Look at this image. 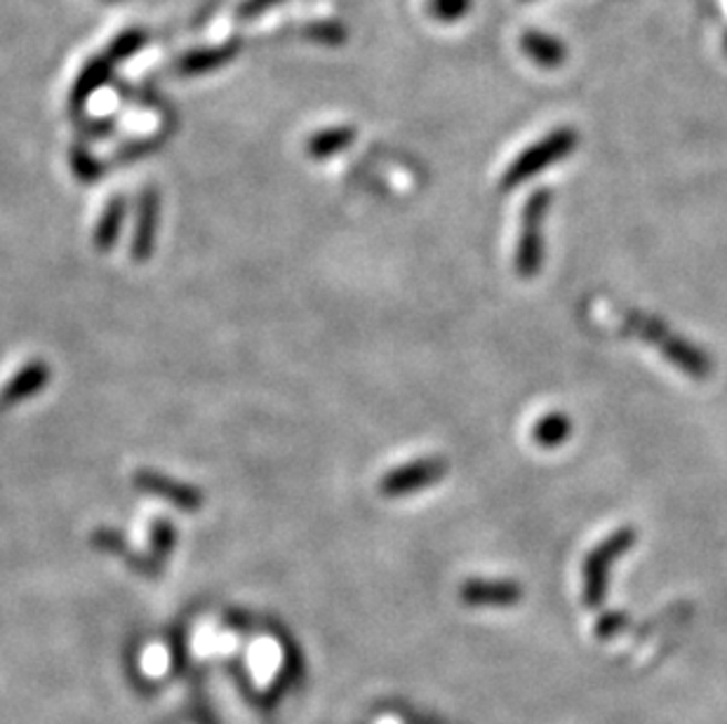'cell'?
I'll return each instance as SVG.
<instances>
[{"label": "cell", "mask_w": 727, "mask_h": 724, "mask_svg": "<svg viewBox=\"0 0 727 724\" xmlns=\"http://www.w3.org/2000/svg\"><path fill=\"white\" fill-rule=\"evenodd\" d=\"M551 206V193L547 189L528 198L523 217H520V238L516 250V271L520 277H532L544 262V224Z\"/></svg>", "instance_id": "cell-1"}, {"label": "cell", "mask_w": 727, "mask_h": 724, "mask_svg": "<svg viewBox=\"0 0 727 724\" xmlns=\"http://www.w3.org/2000/svg\"><path fill=\"white\" fill-rule=\"evenodd\" d=\"M574 148H577L574 129H570V127L555 129V133H551L542 141L532 144L528 151H523L511 162L505 179H501V189H516L518 183L532 179L534 175L547 170V167L555 165L558 160L568 158Z\"/></svg>", "instance_id": "cell-2"}, {"label": "cell", "mask_w": 727, "mask_h": 724, "mask_svg": "<svg viewBox=\"0 0 727 724\" xmlns=\"http://www.w3.org/2000/svg\"><path fill=\"white\" fill-rule=\"evenodd\" d=\"M631 325L636 329V334H641V337L652 346H657L671 363L683 369V373L693 377H706L712 373V363H708V358L704 356V350L689 346L685 339L678 337V334L668 332L660 321L636 315V318L631 321Z\"/></svg>", "instance_id": "cell-3"}, {"label": "cell", "mask_w": 727, "mask_h": 724, "mask_svg": "<svg viewBox=\"0 0 727 724\" xmlns=\"http://www.w3.org/2000/svg\"><path fill=\"white\" fill-rule=\"evenodd\" d=\"M447 463L440 457H428V459H417L403 463V466L388 471L382 482H380V492L386 499H401L409 496L419 490H426L436 485L445 478Z\"/></svg>", "instance_id": "cell-4"}, {"label": "cell", "mask_w": 727, "mask_h": 724, "mask_svg": "<svg viewBox=\"0 0 727 724\" xmlns=\"http://www.w3.org/2000/svg\"><path fill=\"white\" fill-rule=\"evenodd\" d=\"M133 482H135V487L139 492L158 496V499L167 501V504H173L175 508H181V511L196 513L205 504L202 492L198 487L189 485V482H179L175 478H167L158 471L142 469V471L135 473Z\"/></svg>", "instance_id": "cell-5"}, {"label": "cell", "mask_w": 727, "mask_h": 724, "mask_svg": "<svg viewBox=\"0 0 727 724\" xmlns=\"http://www.w3.org/2000/svg\"><path fill=\"white\" fill-rule=\"evenodd\" d=\"M633 542H636V534H633V529H620V532H614L603 546L593 550V555L586 560L589 600H595L603 596V586H605L610 563L617 560L620 555H624Z\"/></svg>", "instance_id": "cell-6"}, {"label": "cell", "mask_w": 727, "mask_h": 724, "mask_svg": "<svg viewBox=\"0 0 727 724\" xmlns=\"http://www.w3.org/2000/svg\"><path fill=\"white\" fill-rule=\"evenodd\" d=\"M160 212V198L154 187L144 189L139 198V214H137V231L133 238V259L135 262H146L154 254L156 245V231H158V214Z\"/></svg>", "instance_id": "cell-7"}, {"label": "cell", "mask_w": 727, "mask_h": 724, "mask_svg": "<svg viewBox=\"0 0 727 724\" xmlns=\"http://www.w3.org/2000/svg\"><path fill=\"white\" fill-rule=\"evenodd\" d=\"M114 66H116V62L111 60L108 54L104 52V54H100V57L90 60L81 69L76 83H73V87H71L69 104H71L73 111H81L87 104V99L95 95L97 90H102L106 85V81L111 78V73H114Z\"/></svg>", "instance_id": "cell-8"}, {"label": "cell", "mask_w": 727, "mask_h": 724, "mask_svg": "<svg viewBox=\"0 0 727 724\" xmlns=\"http://www.w3.org/2000/svg\"><path fill=\"white\" fill-rule=\"evenodd\" d=\"M520 50L542 69H558L563 66L568 60V48L561 43L555 35H549L544 31H528L520 35Z\"/></svg>", "instance_id": "cell-9"}, {"label": "cell", "mask_w": 727, "mask_h": 724, "mask_svg": "<svg viewBox=\"0 0 727 724\" xmlns=\"http://www.w3.org/2000/svg\"><path fill=\"white\" fill-rule=\"evenodd\" d=\"M50 384V367L43 360H31L20 375H14L12 381L3 391V405L24 402L31 396H39Z\"/></svg>", "instance_id": "cell-10"}, {"label": "cell", "mask_w": 727, "mask_h": 724, "mask_svg": "<svg viewBox=\"0 0 727 724\" xmlns=\"http://www.w3.org/2000/svg\"><path fill=\"white\" fill-rule=\"evenodd\" d=\"M356 141V129L340 125V127H328L321 129V133L311 135V139L307 141V154L313 160H328L332 156H337L342 151Z\"/></svg>", "instance_id": "cell-11"}, {"label": "cell", "mask_w": 727, "mask_h": 724, "mask_svg": "<svg viewBox=\"0 0 727 724\" xmlns=\"http://www.w3.org/2000/svg\"><path fill=\"white\" fill-rule=\"evenodd\" d=\"M236 54V45H224V48H198L191 50L189 54L177 62L181 73H189V76H198V73H208L219 66L227 64Z\"/></svg>", "instance_id": "cell-12"}, {"label": "cell", "mask_w": 727, "mask_h": 724, "mask_svg": "<svg viewBox=\"0 0 727 724\" xmlns=\"http://www.w3.org/2000/svg\"><path fill=\"white\" fill-rule=\"evenodd\" d=\"M125 212H127V200L125 198L118 196L114 200H108V206H106V210L100 219V224H97V231H95V248L100 252H108L111 248L118 243Z\"/></svg>", "instance_id": "cell-13"}, {"label": "cell", "mask_w": 727, "mask_h": 724, "mask_svg": "<svg viewBox=\"0 0 727 724\" xmlns=\"http://www.w3.org/2000/svg\"><path fill=\"white\" fill-rule=\"evenodd\" d=\"M572 433V423L565 415L561 412H553L539 419L532 429V438L539 444V448H558V444H563Z\"/></svg>", "instance_id": "cell-14"}, {"label": "cell", "mask_w": 727, "mask_h": 724, "mask_svg": "<svg viewBox=\"0 0 727 724\" xmlns=\"http://www.w3.org/2000/svg\"><path fill=\"white\" fill-rule=\"evenodd\" d=\"M148 544H152V558L156 563L170 558L177 544V527L170 520H154L152 532H148Z\"/></svg>", "instance_id": "cell-15"}, {"label": "cell", "mask_w": 727, "mask_h": 724, "mask_svg": "<svg viewBox=\"0 0 727 724\" xmlns=\"http://www.w3.org/2000/svg\"><path fill=\"white\" fill-rule=\"evenodd\" d=\"M518 596L516 592V586H509V584H482V581H476V584H469L464 588V598L466 600H471V602H509Z\"/></svg>", "instance_id": "cell-16"}, {"label": "cell", "mask_w": 727, "mask_h": 724, "mask_svg": "<svg viewBox=\"0 0 727 724\" xmlns=\"http://www.w3.org/2000/svg\"><path fill=\"white\" fill-rule=\"evenodd\" d=\"M144 43H146V33L142 29H127V31L118 33L114 41H111L106 54L118 64L123 60L133 57V54H137L144 48Z\"/></svg>", "instance_id": "cell-17"}, {"label": "cell", "mask_w": 727, "mask_h": 724, "mask_svg": "<svg viewBox=\"0 0 727 724\" xmlns=\"http://www.w3.org/2000/svg\"><path fill=\"white\" fill-rule=\"evenodd\" d=\"M71 167H73V172H76V177L81 181H87V183L97 181L102 177V170H104L102 162L81 146L71 148Z\"/></svg>", "instance_id": "cell-18"}, {"label": "cell", "mask_w": 727, "mask_h": 724, "mask_svg": "<svg viewBox=\"0 0 727 724\" xmlns=\"http://www.w3.org/2000/svg\"><path fill=\"white\" fill-rule=\"evenodd\" d=\"M428 10H432L438 22L453 24L459 22L461 17H466V12L471 10V0H432Z\"/></svg>", "instance_id": "cell-19"}, {"label": "cell", "mask_w": 727, "mask_h": 724, "mask_svg": "<svg viewBox=\"0 0 727 724\" xmlns=\"http://www.w3.org/2000/svg\"><path fill=\"white\" fill-rule=\"evenodd\" d=\"M311 39L315 41H325V43H342L344 39V31L340 24H313L309 31H307Z\"/></svg>", "instance_id": "cell-20"}, {"label": "cell", "mask_w": 727, "mask_h": 724, "mask_svg": "<svg viewBox=\"0 0 727 724\" xmlns=\"http://www.w3.org/2000/svg\"><path fill=\"white\" fill-rule=\"evenodd\" d=\"M273 3H278V0H248L246 8H242V14H248V17H252V14H259V12H262V10L271 8Z\"/></svg>", "instance_id": "cell-21"}, {"label": "cell", "mask_w": 727, "mask_h": 724, "mask_svg": "<svg viewBox=\"0 0 727 724\" xmlns=\"http://www.w3.org/2000/svg\"><path fill=\"white\" fill-rule=\"evenodd\" d=\"M725 52H727V35H725Z\"/></svg>", "instance_id": "cell-22"}]
</instances>
